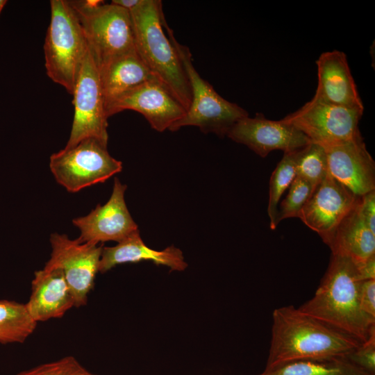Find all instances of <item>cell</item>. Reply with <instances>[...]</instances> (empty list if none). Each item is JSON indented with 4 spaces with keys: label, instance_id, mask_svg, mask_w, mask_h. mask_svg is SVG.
I'll return each instance as SVG.
<instances>
[{
    "label": "cell",
    "instance_id": "cell-27",
    "mask_svg": "<svg viewBox=\"0 0 375 375\" xmlns=\"http://www.w3.org/2000/svg\"><path fill=\"white\" fill-rule=\"evenodd\" d=\"M363 370L375 375V335L362 343L346 358Z\"/></svg>",
    "mask_w": 375,
    "mask_h": 375
},
{
    "label": "cell",
    "instance_id": "cell-25",
    "mask_svg": "<svg viewBox=\"0 0 375 375\" xmlns=\"http://www.w3.org/2000/svg\"><path fill=\"white\" fill-rule=\"evenodd\" d=\"M288 189V194L279 203L276 217L277 225L285 219L298 217L315 188L306 180L296 176Z\"/></svg>",
    "mask_w": 375,
    "mask_h": 375
},
{
    "label": "cell",
    "instance_id": "cell-11",
    "mask_svg": "<svg viewBox=\"0 0 375 375\" xmlns=\"http://www.w3.org/2000/svg\"><path fill=\"white\" fill-rule=\"evenodd\" d=\"M360 199L328 174L315 188L298 217L330 247L338 226Z\"/></svg>",
    "mask_w": 375,
    "mask_h": 375
},
{
    "label": "cell",
    "instance_id": "cell-8",
    "mask_svg": "<svg viewBox=\"0 0 375 375\" xmlns=\"http://www.w3.org/2000/svg\"><path fill=\"white\" fill-rule=\"evenodd\" d=\"M364 109L348 108L315 98L281 120L324 147L350 140L360 134L359 122Z\"/></svg>",
    "mask_w": 375,
    "mask_h": 375
},
{
    "label": "cell",
    "instance_id": "cell-28",
    "mask_svg": "<svg viewBox=\"0 0 375 375\" xmlns=\"http://www.w3.org/2000/svg\"><path fill=\"white\" fill-rule=\"evenodd\" d=\"M360 310L375 319V279L362 281L359 290Z\"/></svg>",
    "mask_w": 375,
    "mask_h": 375
},
{
    "label": "cell",
    "instance_id": "cell-23",
    "mask_svg": "<svg viewBox=\"0 0 375 375\" xmlns=\"http://www.w3.org/2000/svg\"><path fill=\"white\" fill-rule=\"evenodd\" d=\"M296 176L300 177L315 188L328 174L325 148L310 142L294 152Z\"/></svg>",
    "mask_w": 375,
    "mask_h": 375
},
{
    "label": "cell",
    "instance_id": "cell-3",
    "mask_svg": "<svg viewBox=\"0 0 375 375\" xmlns=\"http://www.w3.org/2000/svg\"><path fill=\"white\" fill-rule=\"evenodd\" d=\"M129 12L137 53L187 110L191 90L181 61L165 30L161 1L142 0Z\"/></svg>",
    "mask_w": 375,
    "mask_h": 375
},
{
    "label": "cell",
    "instance_id": "cell-19",
    "mask_svg": "<svg viewBox=\"0 0 375 375\" xmlns=\"http://www.w3.org/2000/svg\"><path fill=\"white\" fill-rule=\"evenodd\" d=\"M99 72L106 110L125 92L156 78L135 49L112 60Z\"/></svg>",
    "mask_w": 375,
    "mask_h": 375
},
{
    "label": "cell",
    "instance_id": "cell-32",
    "mask_svg": "<svg viewBox=\"0 0 375 375\" xmlns=\"http://www.w3.org/2000/svg\"><path fill=\"white\" fill-rule=\"evenodd\" d=\"M7 1L6 0H0V13L1 10H3L4 6L6 4Z\"/></svg>",
    "mask_w": 375,
    "mask_h": 375
},
{
    "label": "cell",
    "instance_id": "cell-14",
    "mask_svg": "<svg viewBox=\"0 0 375 375\" xmlns=\"http://www.w3.org/2000/svg\"><path fill=\"white\" fill-rule=\"evenodd\" d=\"M226 136L233 141L248 147L260 157H266L274 150L285 153L297 151L311 142L292 125L266 119L262 113L254 117L249 115L238 121Z\"/></svg>",
    "mask_w": 375,
    "mask_h": 375
},
{
    "label": "cell",
    "instance_id": "cell-12",
    "mask_svg": "<svg viewBox=\"0 0 375 375\" xmlns=\"http://www.w3.org/2000/svg\"><path fill=\"white\" fill-rule=\"evenodd\" d=\"M125 110L140 112L158 132L169 130L186 112L172 92L156 78L117 98L107 106L106 113L109 117Z\"/></svg>",
    "mask_w": 375,
    "mask_h": 375
},
{
    "label": "cell",
    "instance_id": "cell-10",
    "mask_svg": "<svg viewBox=\"0 0 375 375\" xmlns=\"http://www.w3.org/2000/svg\"><path fill=\"white\" fill-rule=\"evenodd\" d=\"M51 258L46 268H59L65 276L74 299L75 307L86 305L99 272L103 247L71 240L66 235L52 233L50 236Z\"/></svg>",
    "mask_w": 375,
    "mask_h": 375
},
{
    "label": "cell",
    "instance_id": "cell-9",
    "mask_svg": "<svg viewBox=\"0 0 375 375\" xmlns=\"http://www.w3.org/2000/svg\"><path fill=\"white\" fill-rule=\"evenodd\" d=\"M74 113L71 133L65 147L87 138L108 144V119L99 68L89 48L74 90Z\"/></svg>",
    "mask_w": 375,
    "mask_h": 375
},
{
    "label": "cell",
    "instance_id": "cell-29",
    "mask_svg": "<svg viewBox=\"0 0 375 375\" xmlns=\"http://www.w3.org/2000/svg\"><path fill=\"white\" fill-rule=\"evenodd\" d=\"M358 208L366 225L375 234V190L360 197Z\"/></svg>",
    "mask_w": 375,
    "mask_h": 375
},
{
    "label": "cell",
    "instance_id": "cell-18",
    "mask_svg": "<svg viewBox=\"0 0 375 375\" xmlns=\"http://www.w3.org/2000/svg\"><path fill=\"white\" fill-rule=\"evenodd\" d=\"M149 260L167 266L173 271H183L188 267L182 251L170 246L162 251L147 247L137 232L114 247H103L99 272L104 273L117 265Z\"/></svg>",
    "mask_w": 375,
    "mask_h": 375
},
{
    "label": "cell",
    "instance_id": "cell-20",
    "mask_svg": "<svg viewBox=\"0 0 375 375\" xmlns=\"http://www.w3.org/2000/svg\"><path fill=\"white\" fill-rule=\"evenodd\" d=\"M358 205L340 224L329 247L332 253L347 256L356 265L375 256V234L364 222Z\"/></svg>",
    "mask_w": 375,
    "mask_h": 375
},
{
    "label": "cell",
    "instance_id": "cell-26",
    "mask_svg": "<svg viewBox=\"0 0 375 375\" xmlns=\"http://www.w3.org/2000/svg\"><path fill=\"white\" fill-rule=\"evenodd\" d=\"M17 375H93L73 356L42 364Z\"/></svg>",
    "mask_w": 375,
    "mask_h": 375
},
{
    "label": "cell",
    "instance_id": "cell-22",
    "mask_svg": "<svg viewBox=\"0 0 375 375\" xmlns=\"http://www.w3.org/2000/svg\"><path fill=\"white\" fill-rule=\"evenodd\" d=\"M26 304L0 300V343H22L37 326Z\"/></svg>",
    "mask_w": 375,
    "mask_h": 375
},
{
    "label": "cell",
    "instance_id": "cell-24",
    "mask_svg": "<svg viewBox=\"0 0 375 375\" xmlns=\"http://www.w3.org/2000/svg\"><path fill=\"white\" fill-rule=\"evenodd\" d=\"M294 152L284 153L270 178L267 213L272 230L278 226L276 217L280 199L296 177Z\"/></svg>",
    "mask_w": 375,
    "mask_h": 375
},
{
    "label": "cell",
    "instance_id": "cell-30",
    "mask_svg": "<svg viewBox=\"0 0 375 375\" xmlns=\"http://www.w3.org/2000/svg\"><path fill=\"white\" fill-rule=\"evenodd\" d=\"M356 266L362 281L375 279V256Z\"/></svg>",
    "mask_w": 375,
    "mask_h": 375
},
{
    "label": "cell",
    "instance_id": "cell-2",
    "mask_svg": "<svg viewBox=\"0 0 375 375\" xmlns=\"http://www.w3.org/2000/svg\"><path fill=\"white\" fill-rule=\"evenodd\" d=\"M362 280L357 266L347 256L332 253L314 297L298 309L363 343L375 335V319L360 308Z\"/></svg>",
    "mask_w": 375,
    "mask_h": 375
},
{
    "label": "cell",
    "instance_id": "cell-13",
    "mask_svg": "<svg viewBox=\"0 0 375 375\" xmlns=\"http://www.w3.org/2000/svg\"><path fill=\"white\" fill-rule=\"evenodd\" d=\"M126 188L115 177L108 201L97 205L88 215L73 219L80 231L78 241L95 244L108 241L118 243L139 232L125 202Z\"/></svg>",
    "mask_w": 375,
    "mask_h": 375
},
{
    "label": "cell",
    "instance_id": "cell-6",
    "mask_svg": "<svg viewBox=\"0 0 375 375\" xmlns=\"http://www.w3.org/2000/svg\"><path fill=\"white\" fill-rule=\"evenodd\" d=\"M68 1L80 22L99 69L135 49L128 10L99 0Z\"/></svg>",
    "mask_w": 375,
    "mask_h": 375
},
{
    "label": "cell",
    "instance_id": "cell-5",
    "mask_svg": "<svg viewBox=\"0 0 375 375\" xmlns=\"http://www.w3.org/2000/svg\"><path fill=\"white\" fill-rule=\"evenodd\" d=\"M165 30L170 39L184 68L190 90L191 102L185 115L169 129L176 131L181 127L193 126L203 133L226 136L233 126L248 112L235 103L221 97L213 87L197 72L192 64V54L188 47L181 44L166 21Z\"/></svg>",
    "mask_w": 375,
    "mask_h": 375
},
{
    "label": "cell",
    "instance_id": "cell-33",
    "mask_svg": "<svg viewBox=\"0 0 375 375\" xmlns=\"http://www.w3.org/2000/svg\"><path fill=\"white\" fill-rule=\"evenodd\" d=\"M93 375H94V374H93Z\"/></svg>",
    "mask_w": 375,
    "mask_h": 375
},
{
    "label": "cell",
    "instance_id": "cell-7",
    "mask_svg": "<svg viewBox=\"0 0 375 375\" xmlns=\"http://www.w3.org/2000/svg\"><path fill=\"white\" fill-rule=\"evenodd\" d=\"M49 167L56 181L69 192L103 183L122 169L110 156L107 144L87 138L50 156Z\"/></svg>",
    "mask_w": 375,
    "mask_h": 375
},
{
    "label": "cell",
    "instance_id": "cell-15",
    "mask_svg": "<svg viewBox=\"0 0 375 375\" xmlns=\"http://www.w3.org/2000/svg\"><path fill=\"white\" fill-rule=\"evenodd\" d=\"M328 174L357 197L375 190V162L361 133L324 147Z\"/></svg>",
    "mask_w": 375,
    "mask_h": 375
},
{
    "label": "cell",
    "instance_id": "cell-16",
    "mask_svg": "<svg viewBox=\"0 0 375 375\" xmlns=\"http://www.w3.org/2000/svg\"><path fill=\"white\" fill-rule=\"evenodd\" d=\"M316 64L318 83L313 98L331 105L364 109L344 52H324Z\"/></svg>",
    "mask_w": 375,
    "mask_h": 375
},
{
    "label": "cell",
    "instance_id": "cell-31",
    "mask_svg": "<svg viewBox=\"0 0 375 375\" xmlns=\"http://www.w3.org/2000/svg\"><path fill=\"white\" fill-rule=\"evenodd\" d=\"M141 1L142 0H112L111 3L131 11L136 8Z\"/></svg>",
    "mask_w": 375,
    "mask_h": 375
},
{
    "label": "cell",
    "instance_id": "cell-17",
    "mask_svg": "<svg viewBox=\"0 0 375 375\" xmlns=\"http://www.w3.org/2000/svg\"><path fill=\"white\" fill-rule=\"evenodd\" d=\"M74 306L72 291L60 269L44 267L35 272L26 306L36 322L61 317Z\"/></svg>",
    "mask_w": 375,
    "mask_h": 375
},
{
    "label": "cell",
    "instance_id": "cell-21",
    "mask_svg": "<svg viewBox=\"0 0 375 375\" xmlns=\"http://www.w3.org/2000/svg\"><path fill=\"white\" fill-rule=\"evenodd\" d=\"M259 375H374L347 359H302L265 369Z\"/></svg>",
    "mask_w": 375,
    "mask_h": 375
},
{
    "label": "cell",
    "instance_id": "cell-4",
    "mask_svg": "<svg viewBox=\"0 0 375 375\" xmlns=\"http://www.w3.org/2000/svg\"><path fill=\"white\" fill-rule=\"evenodd\" d=\"M50 8L44 44L47 74L72 94L88 51V42L68 1L51 0Z\"/></svg>",
    "mask_w": 375,
    "mask_h": 375
},
{
    "label": "cell",
    "instance_id": "cell-1",
    "mask_svg": "<svg viewBox=\"0 0 375 375\" xmlns=\"http://www.w3.org/2000/svg\"><path fill=\"white\" fill-rule=\"evenodd\" d=\"M362 342L293 306L272 314V339L265 369L302 359H346Z\"/></svg>",
    "mask_w": 375,
    "mask_h": 375
}]
</instances>
